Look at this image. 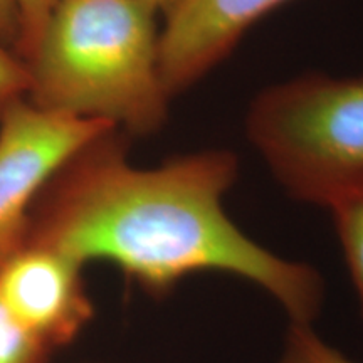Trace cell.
<instances>
[{
	"mask_svg": "<svg viewBox=\"0 0 363 363\" xmlns=\"http://www.w3.org/2000/svg\"><path fill=\"white\" fill-rule=\"evenodd\" d=\"M128 147L130 136L111 128L78 150L39 194L26 244L81 266L113 262L157 298L189 274L227 272L264 289L291 325L311 326L323 303L320 274L267 251L227 216L239 174L233 152L201 150L142 169Z\"/></svg>",
	"mask_w": 363,
	"mask_h": 363,
	"instance_id": "1",
	"label": "cell"
},
{
	"mask_svg": "<svg viewBox=\"0 0 363 363\" xmlns=\"http://www.w3.org/2000/svg\"><path fill=\"white\" fill-rule=\"evenodd\" d=\"M158 12L135 0H59L26 59L39 110L148 136L169 120Z\"/></svg>",
	"mask_w": 363,
	"mask_h": 363,
	"instance_id": "2",
	"label": "cell"
},
{
	"mask_svg": "<svg viewBox=\"0 0 363 363\" xmlns=\"http://www.w3.org/2000/svg\"><path fill=\"white\" fill-rule=\"evenodd\" d=\"M246 135L286 192L325 207L363 182V74L310 72L262 89Z\"/></svg>",
	"mask_w": 363,
	"mask_h": 363,
	"instance_id": "3",
	"label": "cell"
},
{
	"mask_svg": "<svg viewBox=\"0 0 363 363\" xmlns=\"http://www.w3.org/2000/svg\"><path fill=\"white\" fill-rule=\"evenodd\" d=\"M106 121L39 110L27 99L0 116V266L26 246L39 194L78 150L104 131Z\"/></svg>",
	"mask_w": 363,
	"mask_h": 363,
	"instance_id": "4",
	"label": "cell"
},
{
	"mask_svg": "<svg viewBox=\"0 0 363 363\" xmlns=\"http://www.w3.org/2000/svg\"><path fill=\"white\" fill-rule=\"evenodd\" d=\"M83 267L65 254L29 244L0 266L2 303L52 352L93 320Z\"/></svg>",
	"mask_w": 363,
	"mask_h": 363,
	"instance_id": "5",
	"label": "cell"
},
{
	"mask_svg": "<svg viewBox=\"0 0 363 363\" xmlns=\"http://www.w3.org/2000/svg\"><path fill=\"white\" fill-rule=\"evenodd\" d=\"M289 0H179L160 29V74L174 99L206 78L251 27Z\"/></svg>",
	"mask_w": 363,
	"mask_h": 363,
	"instance_id": "6",
	"label": "cell"
},
{
	"mask_svg": "<svg viewBox=\"0 0 363 363\" xmlns=\"http://www.w3.org/2000/svg\"><path fill=\"white\" fill-rule=\"evenodd\" d=\"M325 207L333 217L335 230L363 316V182L337 194Z\"/></svg>",
	"mask_w": 363,
	"mask_h": 363,
	"instance_id": "7",
	"label": "cell"
},
{
	"mask_svg": "<svg viewBox=\"0 0 363 363\" xmlns=\"http://www.w3.org/2000/svg\"><path fill=\"white\" fill-rule=\"evenodd\" d=\"M51 353L0 299V363H48Z\"/></svg>",
	"mask_w": 363,
	"mask_h": 363,
	"instance_id": "8",
	"label": "cell"
},
{
	"mask_svg": "<svg viewBox=\"0 0 363 363\" xmlns=\"http://www.w3.org/2000/svg\"><path fill=\"white\" fill-rule=\"evenodd\" d=\"M279 363H357L330 347L313 331L311 326L291 325L286 340L284 357Z\"/></svg>",
	"mask_w": 363,
	"mask_h": 363,
	"instance_id": "9",
	"label": "cell"
},
{
	"mask_svg": "<svg viewBox=\"0 0 363 363\" xmlns=\"http://www.w3.org/2000/svg\"><path fill=\"white\" fill-rule=\"evenodd\" d=\"M19 16V39L13 52L26 61L34 51L59 0H13Z\"/></svg>",
	"mask_w": 363,
	"mask_h": 363,
	"instance_id": "10",
	"label": "cell"
},
{
	"mask_svg": "<svg viewBox=\"0 0 363 363\" xmlns=\"http://www.w3.org/2000/svg\"><path fill=\"white\" fill-rule=\"evenodd\" d=\"M29 74L26 62L0 40V116L13 103L26 99Z\"/></svg>",
	"mask_w": 363,
	"mask_h": 363,
	"instance_id": "11",
	"label": "cell"
},
{
	"mask_svg": "<svg viewBox=\"0 0 363 363\" xmlns=\"http://www.w3.org/2000/svg\"><path fill=\"white\" fill-rule=\"evenodd\" d=\"M19 39V16L13 0H0V40L9 48L16 49Z\"/></svg>",
	"mask_w": 363,
	"mask_h": 363,
	"instance_id": "12",
	"label": "cell"
},
{
	"mask_svg": "<svg viewBox=\"0 0 363 363\" xmlns=\"http://www.w3.org/2000/svg\"><path fill=\"white\" fill-rule=\"evenodd\" d=\"M135 2L143 4V6H148L150 9H153V11H157L158 13L167 16V13L177 6L179 0H135Z\"/></svg>",
	"mask_w": 363,
	"mask_h": 363,
	"instance_id": "13",
	"label": "cell"
}]
</instances>
